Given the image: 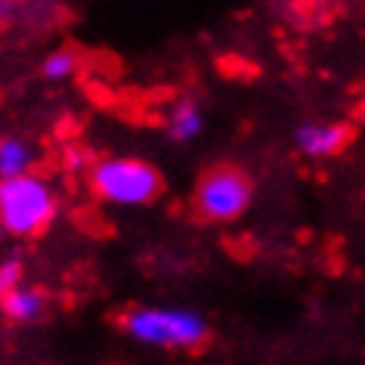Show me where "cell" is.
I'll list each match as a JSON object with an SVG mask.
<instances>
[{"label":"cell","mask_w":365,"mask_h":365,"mask_svg":"<svg viewBox=\"0 0 365 365\" xmlns=\"http://www.w3.org/2000/svg\"><path fill=\"white\" fill-rule=\"evenodd\" d=\"M251 177L235 164H214L195 182V214L207 223H232L251 207Z\"/></svg>","instance_id":"obj_4"},{"label":"cell","mask_w":365,"mask_h":365,"mask_svg":"<svg viewBox=\"0 0 365 365\" xmlns=\"http://www.w3.org/2000/svg\"><path fill=\"white\" fill-rule=\"evenodd\" d=\"M81 66V56L75 50H68V47H59V50H53L43 56L41 62V75L43 81H53V84H59V81H68V78H75V71Z\"/></svg>","instance_id":"obj_9"},{"label":"cell","mask_w":365,"mask_h":365,"mask_svg":"<svg viewBox=\"0 0 365 365\" xmlns=\"http://www.w3.org/2000/svg\"><path fill=\"white\" fill-rule=\"evenodd\" d=\"M22 260L19 257H6V260H0V300H4L6 294H10L13 288H19L22 285Z\"/></svg>","instance_id":"obj_10"},{"label":"cell","mask_w":365,"mask_h":365,"mask_svg":"<svg viewBox=\"0 0 365 365\" xmlns=\"http://www.w3.org/2000/svg\"><path fill=\"white\" fill-rule=\"evenodd\" d=\"M164 130H168V136L173 143H189V140H195V136H202V130H205L202 103H198L195 96H180L177 103L170 106Z\"/></svg>","instance_id":"obj_6"},{"label":"cell","mask_w":365,"mask_h":365,"mask_svg":"<svg viewBox=\"0 0 365 365\" xmlns=\"http://www.w3.org/2000/svg\"><path fill=\"white\" fill-rule=\"evenodd\" d=\"M66 164H68V168H75V170H90V168H93V161H90L84 152H78L75 145L66 149Z\"/></svg>","instance_id":"obj_11"},{"label":"cell","mask_w":365,"mask_h":365,"mask_svg":"<svg viewBox=\"0 0 365 365\" xmlns=\"http://www.w3.org/2000/svg\"><path fill=\"white\" fill-rule=\"evenodd\" d=\"M350 140H353V130L344 121H304L294 130V149L304 158H313V161H325L341 155L350 145Z\"/></svg>","instance_id":"obj_5"},{"label":"cell","mask_w":365,"mask_h":365,"mask_svg":"<svg viewBox=\"0 0 365 365\" xmlns=\"http://www.w3.org/2000/svg\"><path fill=\"white\" fill-rule=\"evenodd\" d=\"M34 149L22 136H0V180H16L31 173Z\"/></svg>","instance_id":"obj_8"},{"label":"cell","mask_w":365,"mask_h":365,"mask_svg":"<svg viewBox=\"0 0 365 365\" xmlns=\"http://www.w3.org/2000/svg\"><path fill=\"white\" fill-rule=\"evenodd\" d=\"M59 195L50 180L25 173L16 180H0V230L13 239L41 235L56 220Z\"/></svg>","instance_id":"obj_1"},{"label":"cell","mask_w":365,"mask_h":365,"mask_svg":"<svg viewBox=\"0 0 365 365\" xmlns=\"http://www.w3.org/2000/svg\"><path fill=\"white\" fill-rule=\"evenodd\" d=\"M121 328L133 341L161 350H195L207 341L205 316L186 307H136L121 316Z\"/></svg>","instance_id":"obj_2"},{"label":"cell","mask_w":365,"mask_h":365,"mask_svg":"<svg viewBox=\"0 0 365 365\" xmlns=\"http://www.w3.org/2000/svg\"><path fill=\"white\" fill-rule=\"evenodd\" d=\"M0 309H4V316L10 319V322H19V325L38 322L43 316V309H47V294H43L41 288L19 285L0 300Z\"/></svg>","instance_id":"obj_7"},{"label":"cell","mask_w":365,"mask_h":365,"mask_svg":"<svg viewBox=\"0 0 365 365\" xmlns=\"http://www.w3.org/2000/svg\"><path fill=\"white\" fill-rule=\"evenodd\" d=\"M90 192L112 207H145L161 195V173L140 158H99L87 170Z\"/></svg>","instance_id":"obj_3"},{"label":"cell","mask_w":365,"mask_h":365,"mask_svg":"<svg viewBox=\"0 0 365 365\" xmlns=\"http://www.w3.org/2000/svg\"><path fill=\"white\" fill-rule=\"evenodd\" d=\"M16 13H19V0H0V25L13 22Z\"/></svg>","instance_id":"obj_12"}]
</instances>
